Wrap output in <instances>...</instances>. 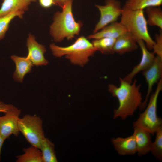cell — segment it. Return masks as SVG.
<instances>
[{
    "instance_id": "cell-1",
    "label": "cell",
    "mask_w": 162,
    "mask_h": 162,
    "mask_svg": "<svg viewBox=\"0 0 162 162\" xmlns=\"http://www.w3.org/2000/svg\"><path fill=\"white\" fill-rule=\"evenodd\" d=\"M120 86L117 87L110 84L108 86V91L113 97L118 99V108L114 111V119L120 117L123 120L133 116L142 103V93L140 92L141 84L136 85V79L131 83L119 77Z\"/></svg>"
},
{
    "instance_id": "cell-2",
    "label": "cell",
    "mask_w": 162,
    "mask_h": 162,
    "mask_svg": "<svg viewBox=\"0 0 162 162\" xmlns=\"http://www.w3.org/2000/svg\"><path fill=\"white\" fill-rule=\"evenodd\" d=\"M72 2L73 0H68L62 8V12L54 14L50 32L56 42H60L65 38L72 40L79 34L83 26L81 21L76 22L74 17Z\"/></svg>"
},
{
    "instance_id": "cell-3",
    "label": "cell",
    "mask_w": 162,
    "mask_h": 162,
    "mask_svg": "<svg viewBox=\"0 0 162 162\" xmlns=\"http://www.w3.org/2000/svg\"><path fill=\"white\" fill-rule=\"evenodd\" d=\"M50 48L54 56L60 57L64 56L72 64L81 67L86 65L89 57L97 51L92 43L84 36L78 38L69 46L61 47L52 43Z\"/></svg>"
},
{
    "instance_id": "cell-4",
    "label": "cell",
    "mask_w": 162,
    "mask_h": 162,
    "mask_svg": "<svg viewBox=\"0 0 162 162\" xmlns=\"http://www.w3.org/2000/svg\"><path fill=\"white\" fill-rule=\"evenodd\" d=\"M120 22L136 39L142 40L148 50H152L155 41L149 34L143 10L122 8Z\"/></svg>"
},
{
    "instance_id": "cell-5",
    "label": "cell",
    "mask_w": 162,
    "mask_h": 162,
    "mask_svg": "<svg viewBox=\"0 0 162 162\" xmlns=\"http://www.w3.org/2000/svg\"><path fill=\"white\" fill-rule=\"evenodd\" d=\"M156 88L150 96L148 103L144 112L140 114L138 118L133 124L134 127L143 129L153 135L162 127V120L157 114V101L162 90V79L158 83Z\"/></svg>"
},
{
    "instance_id": "cell-6",
    "label": "cell",
    "mask_w": 162,
    "mask_h": 162,
    "mask_svg": "<svg viewBox=\"0 0 162 162\" xmlns=\"http://www.w3.org/2000/svg\"><path fill=\"white\" fill-rule=\"evenodd\" d=\"M18 127L19 132L31 146L40 149L42 141L45 137L41 118L36 115H26L19 118Z\"/></svg>"
},
{
    "instance_id": "cell-7",
    "label": "cell",
    "mask_w": 162,
    "mask_h": 162,
    "mask_svg": "<svg viewBox=\"0 0 162 162\" xmlns=\"http://www.w3.org/2000/svg\"><path fill=\"white\" fill-rule=\"evenodd\" d=\"M95 6L100 12V17L93 30V33L110 23L116 22L122 11L121 3L118 0H105L104 5L95 4Z\"/></svg>"
},
{
    "instance_id": "cell-8",
    "label": "cell",
    "mask_w": 162,
    "mask_h": 162,
    "mask_svg": "<svg viewBox=\"0 0 162 162\" xmlns=\"http://www.w3.org/2000/svg\"><path fill=\"white\" fill-rule=\"evenodd\" d=\"M21 113L20 110L11 104L4 115L0 116V135L5 140L12 135H19L18 122Z\"/></svg>"
},
{
    "instance_id": "cell-9",
    "label": "cell",
    "mask_w": 162,
    "mask_h": 162,
    "mask_svg": "<svg viewBox=\"0 0 162 162\" xmlns=\"http://www.w3.org/2000/svg\"><path fill=\"white\" fill-rule=\"evenodd\" d=\"M148 85L147 94L144 100L139 107L142 110L146 107L153 86L162 78V58L157 55L151 66L142 72Z\"/></svg>"
},
{
    "instance_id": "cell-10",
    "label": "cell",
    "mask_w": 162,
    "mask_h": 162,
    "mask_svg": "<svg viewBox=\"0 0 162 162\" xmlns=\"http://www.w3.org/2000/svg\"><path fill=\"white\" fill-rule=\"evenodd\" d=\"M137 42L142 52L141 60L132 70L123 78L124 80L130 83H132L133 78L139 73L147 70L151 66L155 58V54L153 52L149 51L143 40H138Z\"/></svg>"
},
{
    "instance_id": "cell-11",
    "label": "cell",
    "mask_w": 162,
    "mask_h": 162,
    "mask_svg": "<svg viewBox=\"0 0 162 162\" xmlns=\"http://www.w3.org/2000/svg\"><path fill=\"white\" fill-rule=\"evenodd\" d=\"M26 45L28 50L27 57L33 65L39 66L48 64V62L44 56L46 51L45 46L39 44L36 40L34 36L30 33L28 34Z\"/></svg>"
},
{
    "instance_id": "cell-12",
    "label": "cell",
    "mask_w": 162,
    "mask_h": 162,
    "mask_svg": "<svg viewBox=\"0 0 162 162\" xmlns=\"http://www.w3.org/2000/svg\"><path fill=\"white\" fill-rule=\"evenodd\" d=\"M133 134L136 146L137 152L139 156L145 155L151 151L152 142L151 134L142 128L134 127Z\"/></svg>"
},
{
    "instance_id": "cell-13",
    "label": "cell",
    "mask_w": 162,
    "mask_h": 162,
    "mask_svg": "<svg viewBox=\"0 0 162 162\" xmlns=\"http://www.w3.org/2000/svg\"><path fill=\"white\" fill-rule=\"evenodd\" d=\"M138 47L136 39L130 33L127 32L116 39L113 50L114 52L122 55L134 51Z\"/></svg>"
},
{
    "instance_id": "cell-14",
    "label": "cell",
    "mask_w": 162,
    "mask_h": 162,
    "mask_svg": "<svg viewBox=\"0 0 162 162\" xmlns=\"http://www.w3.org/2000/svg\"><path fill=\"white\" fill-rule=\"evenodd\" d=\"M111 141L115 149L120 155H133L137 152L136 143L133 134L125 138H113Z\"/></svg>"
},
{
    "instance_id": "cell-15",
    "label": "cell",
    "mask_w": 162,
    "mask_h": 162,
    "mask_svg": "<svg viewBox=\"0 0 162 162\" xmlns=\"http://www.w3.org/2000/svg\"><path fill=\"white\" fill-rule=\"evenodd\" d=\"M127 31L119 22H112L97 32L89 35V39H97L103 38L116 39Z\"/></svg>"
},
{
    "instance_id": "cell-16",
    "label": "cell",
    "mask_w": 162,
    "mask_h": 162,
    "mask_svg": "<svg viewBox=\"0 0 162 162\" xmlns=\"http://www.w3.org/2000/svg\"><path fill=\"white\" fill-rule=\"evenodd\" d=\"M37 0H3L0 8V17L13 12L20 11L25 12L29 5Z\"/></svg>"
},
{
    "instance_id": "cell-17",
    "label": "cell",
    "mask_w": 162,
    "mask_h": 162,
    "mask_svg": "<svg viewBox=\"0 0 162 162\" xmlns=\"http://www.w3.org/2000/svg\"><path fill=\"white\" fill-rule=\"evenodd\" d=\"M11 58L16 65L13 77L15 81L22 82L25 75L31 72L33 65L27 56L21 57L13 55Z\"/></svg>"
},
{
    "instance_id": "cell-18",
    "label": "cell",
    "mask_w": 162,
    "mask_h": 162,
    "mask_svg": "<svg viewBox=\"0 0 162 162\" xmlns=\"http://www.w3.org/2000/svg\"><path fill=\"white\" fill-rule=\"evenodd\" d=\"M24 153L16 157L17 162H43L42 153L38 148L32 146L23 149Z\"/></svg>"
},
{
    "instance_id": "cell-19",
    "label": "cell",
    "mask_w": 162,
    "mask_h": 162,
    "mask_svg": "<svg viewBox=\"0 0 162 162\" xmlns=\"http://www.w3.org/2000/svg\"><path fill=\"white\" fill-rule=\"evenodd\" d=\"M54 144L49 139L45 137L43 140L40 148L43 162H57L58 160L55 149Z\"/></svg>"
},
{
    "instance_id": "cell-20",
    "label": "cell",
    "mask_w": 162,
    "mask_h": 162,
    "mask_svg": "<svg viewBox=\"0 0 162 162\" xmlns=\"http://www.w3.org/2000/svg\"><path fill=\"white\" fill-rule=\"evenodd\" d=\"M162 0H127L123 7L131 10H143L148 7H158Z\"/></svg>"
},
{
    "instance_id": "cell-21",
    "label": "cell",
    "mask_w": 162,
    "mask_h": 162,
    "mask_svg": "<svg viewBox=\"0 0 162 162\" xmlns=\"http://www.w3.org/2000/svg\"><path fill=\"white\" fill-rule=\"evenodd\" d=\"M116 40L112 38H103L94 39L92 43L97 51L104 54H113L114 53L113 46Z\"/></svg>"
},
{
    "instance_id": "cell-22",
    "label": "cell",
    "mask_w": 162,
    "mask_h": 162,
    "mask_svg": "<svg viewBox=\"0 0 162 162\" xmlns=\"http://www.w3.org/2000/svg\"><path fill=\"white\" fill-rule=\"evenodd\" d=\"M148 25L156 26L162 30V10L158 7H151L146 8Z\"/></svg>"
},
{
    "instance_id": "cell-23",
    "label": "cell",
    "mask_w": 162,
    "mask_h": 162,
    "mask_svg": "<svg viewBox=\"0 0 162 162\" xmlns=\"http://www.w3.org/2000/svg\"><path fill=\"white\" fill-rule=\"evenodd\" d=\"M24 13L23 11H16L0 17V40L4 38L12 20L16 17L22 18Z\"/></svg>"
},
{
    "instance_id": "cell-24",
    "label": "cell",
    "mask_w": 162,
    "mask_h": 162,
    "mask_svg": "<svg viewBox=\"0 0 162 162\" xmlns=\"http://www.w3.org/2000/svg\"><path fill=\"white\" fill-rule=\"evenodd\" d=\"M155 140L152 142L150 152L160 161L162 160V127L156 132Z\"/></svg>"
},
{
    "instance_id": "cell-25",
    "label": "cell",
    "mask_w": 162,
    "mask_h": 162,
    "mask_svg": "<svg viewBox=\"0 0 162 162\" xmlns=\"http://www.w3.org/2000/svg\"><path fill=\"white\" fill-rule=\"evenodd\" d=\"M155 38V44L152 48L153 52L162 58V32L161 30L159 34H156Z\"/></svg>"
},
{
    "instance_id": "cell-26",
    "label": "cell",
    "mask_w": 162,
    "mask_h": 162,
    "mask_svg": "<svg viewBox=\"0 0 162 162\" xmlns=\"http://www.w3.org/2000/svg\"><path fill=\"white\" fill-rule=\"evenodd\" d=\"M40 5L43 8H48L55 4L54 0H39Z\"/></svg>"
},
{
    "instance_id": "cell-27",
    "label": "cell",
    "mask_w": 162,
    "mask_h": 162,
    "mask_svg": "<svg viewBox=\"0 0 162 162\" xmlns=\"http://www.w3.org/2000/svg\"><path fill=\"white\" fill-rule=\"evenodd\" d=\"M11 104H6L0 100V112L4 113L10 107Z\"/></svg>"
},
{
    "instance_id": "cell-28",
    "label": "cell",
    "mask_w": 162,
    "mask_h": 162,
    "mask_svg": "<svg viewBox=\"0 0 162 162\" xmlns=\"http://www.w3.org/2000/svg\"><path fill=\"white\" fill-rule=\"evenodd\" d=\"M69 0H54L55 4L62 8L64 5Z\"/></svg>"
},
{
    "instance_id": "cell-29",
    "label": "cell",
    "mask_w": 162,
    "mask_h": 162,
    "mask_svg": "<svg viewBox=\"0 0 162 162\" xmlns=\"http://www.w3.org/2000/svg\"><path fill=\"white\" fill-rule=\"evenodd\" d=\"M5 140L0 135V161L1 160L2 149L4 142Z\"/></svg>"
}]
</instances>
